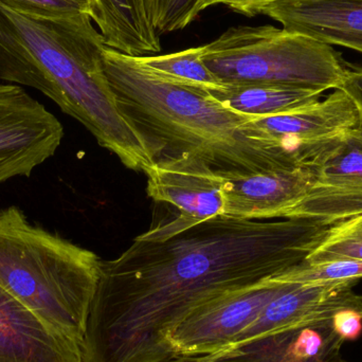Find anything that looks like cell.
Wrapping results in <instances>:
<instances>
[{"mask_svg":"<svg viewBox=\"0 0 362 362\" xmlns=\"http://www.w3.org/2000/svg\"><path fill=\"white\" fill-rule=\"evenodd\" d=\"M202 4H204V2H202Z\"/></svg>","mask_w":362,"mask_h":362,"instance_id":"cell-25","label":"cell"},{"mask_svg":"<svg viewBox=\"0 0 362 362\" xmlns=\"http://www.w3.org/2000/svg\"><path fill=\"white\" fill-rule=\"evenodd\" d=\"M340 259L362 262V215L335 223L305 262L322 263Z\"/></svg>","mask_w":362,"mask_h":362,"instance_id":"cell-19","label":"cell"},{"mask_svg":"<svg viewBox=\"0 0 362 362\" xmlns=\"http://www.w3.org/2000/svg\"><path fill=\"white\" fill-rule=\"evenodd\" d=\"M91 19L108 48L135 57L160 52V36L151 23L146 0H95Z\"/></svg>","mask_w":362,"mask_h":362,"instance_id":"cell-15","label":"cell"},{"mask_svg":"<svg viewBox=\"0 0 362 362\" xmlns=\"http://www.w3.org/2000/svg\"><path fill=\"white\" fill-rule=\"evenodd\" d=\"M202 46L167 55L137 57L138 61L157 76L187 86L213 91L225 84L202 61Z\"/></svg>","mask_w":362,"mask_h":362,"instance_id":"cell-17","label":"cell"},{"mask_svg":"<svg viewBox=\"0 0 362 362\" xmlns=\"http://www.w3.org/2000/svg\"><path fill=\"white\" fill-rule=\"evenodd\" d=\"M261 15L286 31L362 53V0H276Z\"/></svg>","mask_w":362,"mask_h":362,"instance_id":"cell-14","label":"cell"},{"mask_svg":"<svg viewBox=\"0 0 362 362\" xmlns=\"http://www.w3.org/2000/svg\"><path fill=\"white\" fill-rule=\"evenodd\" d=\"M332 325L344 341H353L361 336L362 316L354 310H342L334 315Z\"/></svg>","mask_w":362,"mask_h":362,"instance_id":"cell-22","label":"cell"},{"mask_svg":"<svg viewBox=\"0 0 362 362\" xmlns=\"http://www.w3.org/2000/svg\"><path fill=\"white\" fill-rule=\"evenodd\" d=\"M362 279V262L329 261L303 263L286 270L269 280L280 284L325 285Z\"/></svg>","mask_w":362,"mask_h":362,"instance_id":"cell-18","label":"cell"},{"mask_svg":"<svg viewBox=\"0 0 362 362\" xmlns=\"http://www.w3.org/2000/svg\"><path fill=\"white\" fill-rule=\"evenodd\" d=\"M339 89L344 91L354 102L362 122V69L353 71L348 70Z\"/></svg>","mask_w":362,"mask_h":362,"instance_id":"cell-24","label":"cell"},{"mask_svg":"<svg viewBox=\"0 0 362 362\" xmlns=\"http://www.w3.org/2000/svg\"><path fill=\"white\" fill-rule=\"evenodd\" d=\"M101 261L93 251L32 223L18 206L0 209V287L82 344Z\"/></svg>","mask_w":362,"mask_h":362,"instance_id":"cell-4","label":"cell"},{"mask_svg":"<svg viewBox=\"0 0 362 362\" xmlns=\"http://www.w3.org/2000/svg\"><path fill=\"white\" fill-rule=\"evenodd\" d=\"M93 23L88 14L45 18L0 4V81L40 91L122 165L144 173L154 163L117 107L107 46Z\"/></svg>","mask_w":362,"mask_h":362,"instance_id":"cell-2","label":"cell"},{"mask_svg":"<svg viewBox=\"0 0 362 362\" xmlns=\"http://www.w3.org/2000/svg\"><path fill=\"white\" fill-rule=\"evenodd\" d=\"M0 4L17 12L45 18H62L93 14L95 0H0Z\"/></svg>","mask_w":362,"mask_h":362,"instance_id":"cell-21","label":"cell"},{"mask_svg":"<svg viewBox=\"0 0 362 362\" xmlns=\"http://www.w3.org/2000/svg\"><path fill=\"white\" fill-rule=\"evenodd\" d=\"M361 124L354 102L341 89H335L325 99L299 110L253 119L243 125L242 132L255 146L289 153L304 163V153L310 146Z\"/></svg>","mask_w":362,"mask_h":362,"instance_id":"cell-9","label":"cell"},{"mask_svg":"<svg viewBox=\"0 0 362 362\" xmlns=\"http://www.w3.org/2000/svg\"><path fill=\"white\" fill-rule=\"evenodd\" d=\"M105 67L117 107L153 163L189 154L217 171L242 174L303 165L249 141L242 127L255 117L225 107L208 90L165 80L108 47Z\"/></svg>","mask_w":362,"mask_h":362,"instance_id":"cell-3","label":"cell"},{"mask_svg":"<svg viewBox=\"0 0 362 362\" xmlns=\"http://www.w3.org/2000/svg\"><path fill=\"white\" fill-rule=\"evenodd\" d=\"M204 0H146L151 23L159 36L180 31L202 12Z\"/></svg>","mask_w":362,"mask_h":362,"instance_id":"cell-20","label":"cell"},{"mask_svg":"<svg viewBox=\"0 0 362 362\" xmlns=\"http://www.w3.org/2000/svg\"><path fill=\"white\" fill-rule=\"evenodd\" d=\"M221 173L227 180L223 216L240 219L293 218L314 183L305 163L259 173Z\"/></svg>","mask_w":362,"mask_h":362,"instance_id":"cell-11","label":"cell"},{"mask_svg":"<svg viewBox=\"0 0 362 362\" xmlns=\"http://www.w3.org/2000/svg\"><path fill=\"white\" fill-rule=\"evenodd\" d=\"M303 159L314 183L293 218L337 223L362 215V124L310 146Z\"/></svg>","mask_w":362,"mask_h":362,"instance_id":"cell-7","label":"cell"},{"mask_svg":"<svg viewBox=\"0 0 362 362\" xmlns=\"http://www.w3.org/2000/svg\"><path fill=\"white\" fill-rule=\"evenodd\" d=\"M0 362H86L84 344L0 287Z\"/></svg>","mask_w":362,"mask_h":362,"instance_id":"cell-12","label":"cell"},{"mask_svg":"<svg viewBox=\"0 0 362 362\" xmlns=\"http://www.w3.org/2000/svg\"><path fill=\"white\" fill-rule=\"evenodd\" d=\"M144 174L148 176V196L173 206L176 215L153 226L141 234L144 238H168L200 221L225 215L227 180L200 157L185 154L163 159Z\"/></svg>","mask_w":362,"mask_h":362,"instance_id":"cell-6","label":"cell"},{"mask_svg":"<svg viewBox=\"0 0 362 362\" xmlns=\"http://www.w3.org/2000/svg\"><path fill=\"white\" fill-rule=\"evenodd\" d=\"M202 61L225 85H274L325 93L348 69L329 45L274 25L230 28L202 46Z\"/></svg>","mask_w":362,"mask_h":362,"instance_id":"cell-5","label":"cell"},{"mask_svg":"<svg viewBox=\"0 0 362 362\" xmlns=\"http://www.w3.org/2000/svg\"><path fill=\"white\" fill-rule=\"evenodd\" d=\"M344 340L332 323L257 338L211 354L177 357L170 362H351Z\"/></svg>","mask_w":362,"mask_h":362,"instance_id":"cell-13","label":"cell"},{"mask_svg":"<svg viewBox=\"0 0 362 362\" xmlns=\"http://www.w3.org/2000/svg\"><path fill=\"white\" fill-rule=\"evenodd\" d=\"M59 119L23 87L0 84V183L30 177L63 141Z\"/></svg>","mask_w":362,"mask_h":362,"instance_id":"cell-8","label":"cell"},{"mask_svg":"<svg viewBox=\"0 0 362 362\" xmlns=\"http://www.w3.org/2000/svg\"><path fill=\"white\" fill-rule=\"evenodd\" d=\"M286 284L269 279L257 286L202 306L168 335L172 357L211 354L229 346Z\"/></svg>","mask_w":362,"mask_h":362,"instance_id":"cell-10","label":"cell"},{"mask_svg":"<svg viewBox=\"0 0 362 362\" xmlns=\"http://www.w3.org/2000/svg\"><path fill=\"white\" fill-rule=\"evenodd\" d=\"M276 0H204L202 10L215 4H223L233 12L247 17L261 15L262 10L270 2Z\"/></svg>","mask_w":362,"mask_h":362,"instance_id":"cell-23","label":"cell"},{"mask_svg":"<svg viewBox=\"0 0 362 362\" xmlns=\"http://www.w3.org/2000/svg\"><path fill=\"white\" fill-rule=\"evenodd\" d=\"M335 223L219 216L174 235H139L101 261L86 362H170L167 338L192 312L306 261Z\"/></svg>","mask_w":362,"mask_h":362,"instance_id":"cell-1","label":"cell"},{"mask_svg":"<svg viewBox=\"0 0 362 362\" xmlns=\"http://www.w3.org/2000/svg\"><path fill=\"white\" fill-rule=\"evenodd\" d=\"M209 93L225 107L255 118L299 110L320 101L323 95L317 91L274 85H225Z\"/></svg>","mask_w":362,"mask_h":362,"instance_id":"cell-16","label":"cell"}]
</instances>
